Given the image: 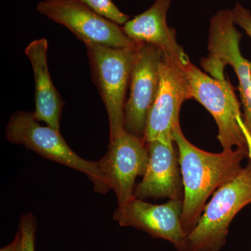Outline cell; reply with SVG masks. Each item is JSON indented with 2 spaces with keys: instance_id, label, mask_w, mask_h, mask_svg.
Here are the masks:
<instances>
[{
  "instance_id": "6da1fadb",
  "label": "cell",
  "mask_w": 251,
  "mask_h": 251,
  "mask_svg": "<svg viewBox=\"0 0 251 251\" xmlns=\"http://www.w3.org/2000/svg\"><path fill=\"white\" fill-rule=\"evenodd\" d=\"M173 138L177 145L184 184L181 226L187 236L197 226L209 196L242 169L241 164L249 157V150L236 148L220 153L207 152L190 143L179 125L173 130Z\"/></svg>"
},
{
  "instance_id": "7a4b0ae2",
  "label": "cell",
  "mask_w": 251,
  "mask_h": 251,
  "mask_svg": "<svg viewBox=\"0 0 251 251\" xmlns=\"http://www.w3.org/2000/svg\"><path fill=\"white\" fill-rule=\"evenodd\" d=\"M6 137L10 143L23 145L44 158L84 173L93 184L96 192L104 195L111 190L99 169L98 162L87 161L78 156L60 132L49 126H41L34 112H14L6 126Z\"/></svg>"
},
{
  "instance_id": "3957f363",
  "label": "cell",
  "mask_w": 251,
  "mask_h": 251,
  "mask_svg": "<svg viewBox=\"0 0 251 251\" xmlns=\"http://www.w3.org/2000/svg\"><path fill=\"white\" fill-rule=\"evenodd\" d=\"M251 204V163L220 187L204 206L197 226L186 237V251H220L227 242L229 225Z\"/></svg>"
},
{
  "instance_id": "277c9868",
  "label": "cell",
  "mask_w": 251,
  "mask_h": 251,
  "mask_svg": "<svg viewBox=\"0 0 251 251\" xmlns=\"http://www.w3.org/2000/svg\"><path fill=\"white\" fill-rule=\"evenodd\" d=\"M90 60L92 80L108 113L110 138L116 139L125 130V108L126 92L136 46L114 49L85 44Z\"/></svg>"
},
{
  "instance_id": "5b68a950",
  "label": "cell",
  "mask_w": 251,
  "mask_h": 251,
  "mask_svg": "<svg viewBox=\"0 0 251 251\" xmlns=\"http://www.w3.org/2000/svg\"><path fill=\"white\" fill-rule=\"evenodd\" d=\"M242 35L234 23L232 10H220L211 17L208 37V57L202 59L201 66L211 76L226 79L224 68L230 65L238 80L241 103L244 110L242 120L251 137V61L242 55L240 41Z\"/></svg>"
},
{
  "instance_id": "8992f818",
  "label": "cell",
  "mask_w": 251,
  "mask_h": 251,
  "mask_svg": "<svg viewBox=\"0 0 251 251\" xmlns=\"http://www.w3.org/2000/svg\"><path fill=\"white\" fill-rule=\"evenodd\" d=\"M186 71L191 97L202 104L217 124V138L223 151H231L234 148L248 150L245 135L237 121V117L242 115V103L229 79L209 76L191 61L186 64Z\"/></svg>"
},
{
  "instance_id": "52a82bcc",
  "label": "cell",
  "mask_w": 251,
  "mask_h": 251,
  "mask_svg": "<svg viewBox=\"0 0 251 251\" xmlns=\"http://www.w3.org/2000/svg\"><path fill=\"white\" fill-rule=\"evenodd\" d=\"M159 87L147 117L144 140L174 141L173 130L179 125V112L185 100L192 99L186 64L163 52L159 67Z\"/></svg>"
},
{
  "instance_id": "ba28073f",
  "label": "cell",
  "mask_w": 251,
  "mask_h": 251,
  "mask_svg": "<svg viewBox=\"0 0 251 251\" xmlns=\"http://www.w3.org/2000/svg\"><path fill=\"white\" fill-rule=\"evenodd\" d=\"M36 10L67 27L85 44L114 49L136 46L120 25L99 14L80 0H43L36 5Z\"/></svg>"
},
{
  "instance_id": "9c48e42d",
  "label": "cell",
  "mask_w": 251,
  "mask_h": 251,
  "mask_svg": "<svg viewBox=\"0 0 251 251\" xmlns=\"http://www.w3.org/2000/svg\"><path fill=\"white\" fill-rule=\"evenodd\" d=\"M163 51L148 43H137L125 108V130L144 138L148 112L159 87Z\"/></svg>"
},
{
  "instance_id": "30bf717a",
  "label": "cell",
  "mask_w": 251,
  "mask_h": 251,
  "mask_svg": "<svg viewBox=\"0 0 251 251\" xmlns=\"http://www.w3.org/2000/svg\"><path fill=\"white\" fill-rule=\"evenodd\" d=\"M98 162L99 169L116 194L118 206L134 198L135 179L147 171L149 154L143 138L124 130L109 142L108 151Z\"/></svg>"
},
{
  "instance_id": "8fae6325",
  "label": "cell",
  "mask_w": 251,
  "mask_h": 251,
  "mask_svg": "<svg viewBox=\"0 0 251 251\" xmlns=\"http://www.w3.org/2000/svg\"><path fill=\"white\" fill-rule=\"evenodd\" d=\"M183 201L169 200L162 204H153L133 198L118 206L113 219L121 227H131L151 237L173 244L176 251H186V237L181 222Z\"/></svg>"
},
{
  "instance_id": "7c38bea8",
  "label": "cell",
  "mask_w": 251,
  "mask_h": 251,
  "mask_svg": "<svg viewBox=\"0 0 251 251\" xmlns=\"http://www.w3.org/2000/svg\"><path fill=\"white\" fill-rule=\"evenodd\" d=\"M175 142L153 140L147 142L149 162L143 179L135 186V198H169L183 201L184 184L180 170L179 153Z\"/></svg>"
},
{
  "instance_id": "4fadbf2b",
  "label": "cell",
  "mask_w": 251,
  "mask_h": 251,
  "mask_svg": "<svg viewBox=\"0 0 251 251\" xmlns=\"http://www.w3.org/2000/svg\"><path fill=\"white\" fill-rule=\"evenodd\" d=\"M171 1L155 0L147 11L127 21L123 29L134 42L152 44L163 52L171 54L186 64L189 58L176 41V31L167 24V14Z\"/></svg>"
},
{
  "instance_id": "5bb4252c",
  "label": "cell",
  "mask_w": 251,
  "mask_h": 251,
  "mask_svg": "<svg viewBox=\"0 0 251 251\" xmlns=\"http://www.w3.org/2000/svg\"><path fill=\"white\" fill-rule=\"evenodd\" d=\"M49 44L46 39L33 41L25 50L34 72L35 82L34 117L39 122L60 132L64 102L51 80L48 66Z\"/></svg>"
},
{
  "instance_id": "9a60e30c",
  "label": "cell",
  "mask_w": 251,
  "mask_h": 251,
  "mask_svg": "<svg viewBox=\"0 0 251 251\" xmlns=\"http://www.w3.org/2000/svg\"><path fill=\"white\" fill-rule=\"evenodd\" d=\"M37 232V219L32 213L21 215L18 224V251H36V235Z\"/></svg>"
},
{
  "instance_id": "2e32d148",
  "label": "cell",
  "mask_w": 251,
  "mask_h": 251,
  "mask_svg": "<svg viewBox=\"0 0 251 251\" xmlns=\"http://www.w3.org/2000/svg\"><path fill=\"white\" fill-rule=\"evenodd\" d=\"M82 3L110 21L120 25L129 21V16L124 14L117 8L112 0H80Z\"/></svg>"
},
{
  "instance_id": "e0dca14e",
  "label": "cell",
  "mask_w": 251,
  "mask_h": 251,
  "mask_svg": "<svg viewBox=\"0 0 251 251\" xmlns=\"http://www.w3.org/2000/svg\"><path fill=\"white\" fill-rule=\"evenodd\" d=\"M234 24L242 27L251 39V13L237 3L232 9Z\"/></svg>"
},
{
  "instance_id": "ac0fdd59",
  "label": "cell",
  "mask_w": 251,
  "mask_h": 251,
  "mask_svg": "<svg viewBox=\"0 0 251 251\" xmlns=\"http://www.w3.org/2000/svg\"><path fill=\"white\" fill-rule=\"evenodd\" d=\"M237 121L239 122V125L240 126L241 128H242L244 135H245L246 139H247L248 150H249V158L251 163V137L249 132H248L247 128H246L245 126H244V122H243L242 120V115L237 117Z\"/></svg>"
},
{
  "instance_id": "d6986e66",
  "label": "cell",
  "mask_w": 251,
  "mask_h": 251,
  "mask_svg": "<svg viewBox=\"0 0 251 251\" xmlns=\"http://www.w3.org/2000/svg\"><path fill=\"white\" fill-rule=\"evenodd\" d=\"M18 240H19V238H18V234L16 233L14 240L8 245L1 248L0 251H18Z\"/></svg>"
},
{
  "instance_id": "ffe728a7",
  "label": "cell",
  "mask_w": 251,
  "mask_h": 251,
  "mask_svg": "<svg viewBox=\"0 0 251 251\" xmlns=\"http://www.w3.org/2000/svg\"><path fill=\"white\" fill-rule=\"evenodd\" d=\"M250 251H251V250Z\"/></svg>"
}]
</instances>
